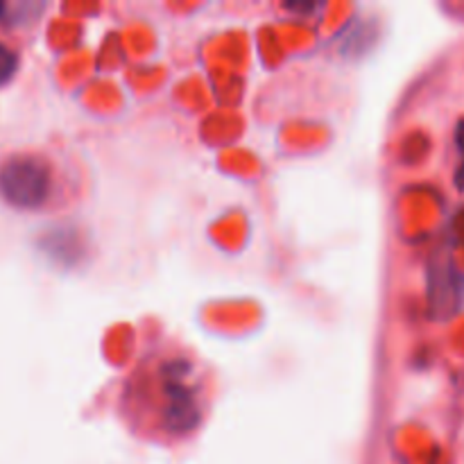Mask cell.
<instances>
[{"label":"cell","instance_id":"obj_1","mask_svg":"<svg viewBox=\"0 0 464 464\" xmlns=\"http://www.w3.org/2000/svg\"><path fill=\"white\" fill-rule=\"evenodd\" d=\"M211 376L181 347L150 352L122 385L121 412L145 438L184 440L204 424L211 408Z\"/></svg>","mask_w":464,"mask_h":464},{"label":"cell","instance_id":"obj_4","mask_svg":"<svg viewBox=\"0 0 464 464\" xmlns=\"http://www.w3.org/2000/svg\"><path fill=\"white\" fill-rule=\"evenodd\" d=\"M3 9H5V5H3V3H0V14H3Z\"/></svg>","mask_w":464,"mask_h":464},{"label":"cell","instance_id":"obj_2","mask_svg":"<svg viewBox=\"0 0 464 464\" xmlns=\"http://www.w3.org/2000/svg\"><path fill=\"white\" fill-rule=\"evenodd\" d=\"M53 190V172L39 157H14L0 168V195L18 208H39Z\"/></svg>","mask_w":464,"mask_h":464},{"label":"cell","instance_id":"obj_3","mask_svg":"<svg viewBox=\"0 0 464 464\" xmlns=\"http://www.w3.org/2000/svg\"><path fill=\"white\" fill-rule=\"evenodd\" d=\"M18 59L14 54V50H9L7 45L0 44V84H5L7 80H12V75L16 72Z\"/></svg>","mask_w":464,"mask_h":464}]
</instances>
